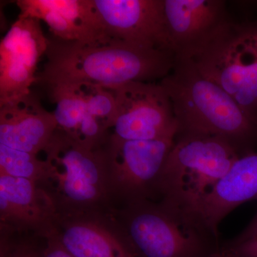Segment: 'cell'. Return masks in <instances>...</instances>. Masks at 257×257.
Wrapping results in <instances>:
<instances>
[{
	"mask_svg": "<svg viewBox=\"0 0 257 257\" xmlns=\"http://www.w3.org/2000/svg\"><path fill=\"white\" fill-rule=\"evenodd\" d=\"M47 62L37 82L49 87L87 82L107 89L132 82H155L170 73L175 56L110 40L98 44L49 40Z\"/></svg>",
	"mask_w": 257,
	"mask_h": 257,
	"instance_id": "6da1fadb",
	"label": "cell"
},
{
	"mask_svg": "<svg viewBox=\"0 0 257 257\" xmlns=\"http://www.w3.org/2000/svg\"><path fill=\"white\" fill-rule=\"evenodd\" d=\"M160 83L172 101L178 126L176 136L223 139L240 157L254 152L257 119L199 73L190 60L175 58L173 69Z\"/></svg>",
	"mask_w": 257,
	"mask_h": 257,
	"instance_id": "7a4b0ae2",
	"label": "cell"
},
{
	"mask_svg": "<svg viewBox=\"0 0 257 257\" xmlns=\"http://www.w3.org/2000/svg\"><path fill=\"white\" fill-rule=\"evenodd\" d=\"M43 154L37 182L57 216L112 209L102 147L88 148L57 128Z\"/></svg>",
	"mask_w": 257,
	"mask_h": 257,
	"instance_id": "3957f363",
	"label": "cell"
},
{
	"mask_svg": "<svg viewBox=\"0 0 257 257\" xmlns=\"http://www.w3.org/2000/svg\"><path fill=\"white\" fill-rule=\"evenodd\" d=\"M138 257H209L219 236L197 216L143 200L113 209Z\"/></svg>",
	"mask_w": 257,
	"mask_h": 257,
	"instance_id": "277c9868",
	"label": "cell"
},
{
	"mask_svg": "<svg viewBox=\"0 0 257 257\" xmlns=\"http://www.w3.org/2000/svg\"><path fill=\"white\" fill-rule=\"evenodd\" d=\"M239 157L223 139L176 136L161 175L157 202L195 215L203 199Z\"/></svg>",
	"mask_w": 257,
	"mask_h": 257,
	"instance_id": "5b68a950",
	"label": "cell"
},
{
	"mask_svg": "<svg viewBox=\"0 0 257 257\" xmlns=\"http://www.w3.org/2000/svg\"><path fill=\"white\" fill-rule=\"evenodd\" d=\"M190 60L257 119V25L229 20Z\"/></svg>",
	"mask_w": 257,
	"mask_h": 257,
	"instance_id": "8992f818",
	"label": "cell"
},
{
	"mask_svg": "<svg viewBox=\"0 0 257 257\" xmlns=\"http://www.w3.org/2000/svg\"><path fill=\"white\" fill-rule=\"evenodd\" d=\"M175 140L128 141L109 135L102 150L113 209L158 200L161 175Z\"/></svg>",
	"mask_w": 257,
	"mask_h": 257,
	"instance_id": "52a82bcc",
	"label": "cell"
},
{
	"mask_svg": "<svg viewBox=\"0 0 257 257\" xmlns=\"http://www.w3.org/2000/svg\"><path fill=\"white\" fill-rule=\"evenodd\" d=\"M112 90L116 111L109 135L128 141L176 138L172 101L160 83L132 82Z\"/></svg>",
	"mask_w": 257,
	"mask_h": 257,
	"instance_id": "ba28073f",
	"label": "cell"
},
{
	"mask_svg": "<svg viewBox=\"0 0 257 257\" xmlns=\"http://www.w3.org/2000/svg\"><path fill=\"white\" fill-rule=\"evenodd\" d=\"M92 3L104 35L109 40L175 55L163 0H92Z\"/></svg>",
	"mask_w": 257,
	"mask_h": 257,
	"instance_id": "9c48e42d",
	"label": "cell"
},
{
	"mask_svg": "<svg viewBox=\"0 0 257 257\" xmlns=\"http://www.w3.org/2000/svg\"><path fill=\"white\" fill-rule=\"evenodd\" d=\"M49 39L40 20L19 18L0 42V105L31 93Z\"/></svg>",
	"mask_w": 257,
	"mask_h": 257,
	"instance_id": "30bf717a",
	"label": "cell"
},
{
	"mask_svg": "<svg viewBox=\"0 0 257 257\" xmlns=\"http://www.w3.org/2000/svg\"><path fill=\"white\" fill-rule=\"evenodd\" d=\"M52 230L73 257H138L113 209L56 216Z\"/></svg>",
	"mask_w": 257,
	"mask_h": 257,
	"instance_id": "8fae6325",
	"label": "cell"
},
{
	"mask_svg": "<svg viewBox=\"0 0 257 257\" xmlns=\"http://www.w3.org/2000/svg\"><path fill=\"white\" fill-rule=\"evenodd\" d=\"M56 216L53 203L37 182L0 175L1 233L42 237Z\"/></svg>",
	"mask_w": 257,
	"mask_h": 257,
	"instance_id": "7c38bea8",
	"label": "cell"
},
{
	"mask_svg": "<svg viewBox=\"0 0 257 257\" xmlns=\"http://www.w3.org/2000/svg\"><path fill=\"white\" fill-rule=\"evenodd\" d=\"M175 58L190 59L229 21L221 0H163Z\"/></svg>",
	"mask_w": 257,
	"mask_h": 257,
	"instance_id": "4fadbf2b",
	"label": "cell"
},
{
	"mask_svg": "<svg viewBox=\"0 0 257 257\" xmlns=\"http://www.w3.org/2000/svg\"><path fill=\"white\" fill-rule=\"evenodd\" d=\"M57 130L53 112L32 93L0 105V144L39 155Z\"/></svg>",
	"mask_w": 257,
	"mask_h": 257,
	"instance_id": "5bb4252c",
	"label": "cell"
},
{
	"mask_svg": "<svg viewBox=\"0 0 257 257\" xmlns=\"http://www.w3.org/2000/svg\"><path fill=\"white\" fill-rule=\"evenodd\" d=\"M257 199V151L239 157L213 190L203 199L195 214L216 235L221 221L244 203Z\"/></svg>",
	"mask_w": 257,
	"mask_h": 257,
	"instance_id": "9a60e30c",
	"label": "cell"
},
{
	"mask_svg": "<svg viewBox=\"0 0 257 257\" xmlns=\"http://www.w3.org/2000/svg\"><path fill=\"white\" fill-rule=\"evenodd\" d=\"M16 4L20 10L19 18L42 20L48 25L55 38L89 45L100 43L52 7L49 0H18Z\"/></svg>",
	"mask_w": 257,
	"mask_h": 257,
	"instance_id": "2e32d148",
	"label": "cell"
},
{
	"mask_svg": "<svg viewBox=\"0 0 257 257\" xmlns=\"http://www.w3.org/2000/svg\"><path fill=\"white\" fill-rule=\"evenodd\" d=\"M50 89L51 98L56 104L53 114L57 128L74 138L87 112L84 99L72 84L54 86Z\"/></svg>",
	"mask_w": 257,
	"mask_h": 257,
	"instance_id": "e0dca14e",
	"label": "cell"
},
{
	"mask_svg": "<svg viewBox=\"0 0 257 257\" xmlns=\"http://www.w3.org/2000/svg\"><path fill=\"white\" fill-rule=\"evenodd\" d=\"M72 85L75 86L82 96L87 112L100 121L109 132L116 116L114 91L91 83H76Z\"/></svg>",
	"mask_w": 257,
	"mask_h": 257,
	"instance_id": "ac0fdd59",
	"label": "cell"
},
{
	"mask_svg": "<svg viewBox=\"0 0 257 257\" xmlns=\"http://www.w3.org/2000/svg\"><path fill=\"white\" fill-rule=\"evenodd\" d=\"M43 161L38 155L0 144V175L38 182L43 175Z\"/></svg>",
	"mask_w": 257,
	"mask_h": 257,
	"instance_id": "d6986e66",
	"label": "cell"
},
{
	"mask_svg": "<svg viewBox=\"0 0 257 257\" xmlns=\"http://www.w3.org/2000/svg\"><path fill=\"white\" fill-rule=\"evenodd\" d=\"M43 237L1 233L0 257H42Z\"/></svg>",
	"mask_w": 257,
	"mask_h": 257,
	"instance_id": "ffe728a7",
	"label": "cell"
},
{
	"mask_svg": "<svg viewBox=\"0 0 257 257\" xmlns=\"http://www.w3.org/2000/svg\"><path fill=\"white\" fill-rule=\"evenodd\" d=\"M221 248L233 257H257V232L246 239L229 240Z\"/></svg>",
	"mask_w": 257,
	"mask_h": 257,
	"instance_id": "44dd1931",
	"label": "cell"
},
{
	"mask_svg": "<svg viewBox=\"0 0 257 257\" xmlns=\"http://www.w3.org/2000/svg\"><path fill=\"white\" fill-rule=\"evenodd\" d=\"M42 257L73 256L62 246L52 229L43 236Z\"/></svg>",
	"mask_w": 257,
	"mask_h": 257,
	"instance_id": "7402d4cb",
	"label": "cell"
},
{
	"mask_svg": "<svg viewBox=\"0 0 257 257\" xmlns=\"http://www.w3.org/2000/svg\"><path fill=\"white\" fill-rule=\"evenodd\" d=\"M257 232V212L249 224L246 226V227L241 231L237 236L234 238L235 239H243L251 236V235L256 234Z\"/></svg>",
	"mask_w": 257,
	"mask_h": 257,
	"instance_id": "603a6c76",
	"label": "cell"
},
{
	"mask_svg": "<svg viewBox=\"0 0 257 257\" xmlns=\"http://www.w3.org/2000/svg\"><path fill=\"white\" fill-rule=\"evenodd\" d=\"M209 257H231L229 256L228 253H226L225 252V251H223L222 249L220 248H219V249H218L217 251H216V252H214V253H212V254L211 255V256H209Z\"/></svg>",
	"mask_w": 257,
	"mask_h": 257,
	"instance_id": "cb8c5ba5",
	"label": "cell"
},
{
	"mask_svg": "<svg viewBox=\"0 0 257 257\" xmlns=\"http://www.w3.org/2000/svg\"><path fill=\"white\" fill-rule=\"evenodd\" d=\"M225 252H226V251H225ZM226 253H227V252H226ZM228 254H229V253H228ZM229 256H231V257H233L232 256H231V255H230V254H229Z\"/></svg>",
	"mask_w": 257,
	"mask_h": 257,
	"instance_id": "d4e9b609",
	"label": "cell"
}]
</instances>
